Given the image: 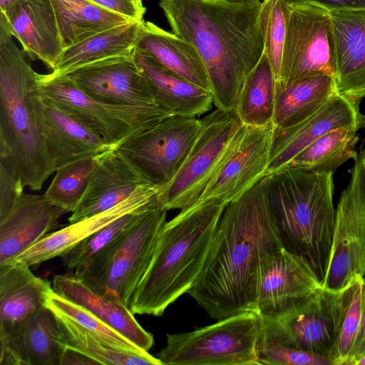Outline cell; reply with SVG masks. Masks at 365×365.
I'll list each match as a JSON object with an SVG mask.
<instances>
[{
    "mask_svg": "<svg viewBox=\"0 0 365 365\" xmlns=\"http://www.w3.org/2000/svg\"><path fill=\"white\" fill-rule=\"evenodd\" d=\"M283 249L265 176L226 205L203 269L187 294L213 319L256 311L264 274Z\"/></svg>",
    "mask_w": 365,
    "mask_h": 365,
    "instance_id": "obj_1",
    "label": "cell"
},
{
    "mask_svg": "<svg viewBox=\"0 0 365 365\" xmlns=\"http://www.w3.org/2000/svg\"><path fill=\"white\" fill-rule=\"evenodd\" d=\"M159 6L172 32L199 52L214 105L234 110L244 81L264 53L262 1L160 0Z\"/></svg>",
    "mask_w": 365,
    "mask_h": 365,
    "instance_id": "obj_2",
    "label": "cell"
},
{
    "mask_svg": "<svg viewBox=\"0 0 365 365\" xmlns=\"http://www.w3.org/2000/svg\"><path fill=\"white\" fill-rule=\"evenodd\" d=\"M0 16V157L19 173L24 187L41 189L55 172L47 149L44 103L36 72Z\"/></svg>",
    "mask_w": 365,
    "mask_h": 365,
    "instance_id": "obj_3",
    "label": "cell"
},
{
    "mask_svg": "<svg viewBox=\"0 0 365 365\" xmlns=\"http://www.w3.org/2000/svg\"><path fill=\"white\" fill-rule=\"evenodd\" d=\"M227 205L220 198L196 202L165 222L151 263L128 307L133 314L161 316L188 292L203 269Z\"/></svg>",
    "mask_w": 365,
    "mask_h": 365,
    "instance_id": "obj_4",
    "label": "cell"
},
{
    "mask_svg": "<svg viewBox=\"0 0 365 365\" xmlns=\"http://www.w3.org/2000/svg\"><path fill=\"white\" fill-rule=\"evenodd\" d=\"M333 174L286 166L266 175L268 204L284 249L304 257L322 283L335 220Z\"/></svg>",
    "mask_w": 365,
    "mask_h": 365,
    "instance_id": "obj_5",
    "label": "cell"
},
{
    "mask_svg": "<svg viewBox=\"0 0 365 365\" xmlns=\"http://www.w3.org/2000/svg\"><path fill=\"white\" fill-rule=\"evenodd\" d=\"M167 212L159 206L145 211L87 266L73 272L95 292L129 307L153 259Z\"/></svg>",
    "mask_w": 365,
    "mask_h": 365,
    "instance_id": "obj_6",
    "label": "cell"
},
{
    "mask_svg": "<svg viewBox=\"0 0 365 365\" xmlns=\"http://www.w3.org/2000/svg\"><path fill=\"white\" fill-rule=\"evenodd\" d=\"M262 329L256 311L231 315L192 331L167 334L162 365H254Z\"/></svg>",
    "mask_w": 365,
    "mask_h": 365,
    "instance_id": "obj_7",
    "label": "cell"
},
{
    "mask_svg": "<svg viewBox=\"0 0 365 365\" xmlns=\"http://www.w3.org/2000/svg\"><path fill=\"white\" fill-rule=\"evenodd\" d=\"M200 121L199 135L184 163L158 193L163 210H181L196 203L245 128L235 110L217 108Z\"/></svg>",
    "mask_w": 365,
    "mask_h": 365,
    "instance_id": "obj_8",
    "label": "cell"
},
{
    "mask_svg": "<svg viewBox=\"0 0 365 365\" xmlns=\"http://www.w3.org/2000/svg\"><path fill=\"white\" fill-rule=\"evenodd\" d=\"M43 96L115 147L129 136L174 115L160 105L113 104L96 100L68 76L39 73Z\"/></svg>",
    "mask_w": 365,
    "mask_h": 365,
    "instance_id": "obj_9",
    "label": "cell"
},
{
    "mask_svg": "<svg viewBox=\"0 0 365 365\" xmlns=\"http://www.w3.org/2000/svg\"><path fill=\"white\" fill-rule=\"evenodd\" d=\"M200 128L196 117L172 115L125 138L113 151L145 182L160 190L184 163Z\"/></svg>",
    "mask_w": 365,
    "mask_h": 365,
    "instance_id": "obj_10",
    "label": "cell"
},
{
    "mask_svg": "<svg viewBox=\"0 0 365 365\" xmlns=\"http://www.w3.org/2000/svg\"><path fill=\"white\" fill-rule=\"evenodd\" d=\"M349 170L350 178L335 210L332 247L322 287L338 292L365 277V145Z\"/></svg>",
    "mask_w": 365,
    "mask_h": 365,
    "instance_id": "obj_11",
    "label": "cell"
},
{
    "mask_svg": "<svg viewBox=\"0 0 365 365\" xmlns=\"http://www.w3.org/2000/svg\"><path fill=\"white\" fill-rule=\"evenodd\" d=\"M285 16L286 33L277 83L318 75L335 78L330 10L314 4L285 1Z\"/></svg>",
    "mask_w": 365,
    "mask_h": 365,
    "instance_id": "obj_12",
    "label": "cell"
},
{
    "mask_svg": "<svg viewBox=\"0 0 365 365\" xmlns=\"http://www.w3.org/2000/svg\"><path fill=\"white\" fill-rule=\"evenodd\" d=\"M336 292L323 287L301 299L278 318L262 319L260 342L330 358L336 341Z\"/></svg>",
    "mask_w": 365,
    "mask_h": 365,
    "instance_id": "obj_13",
    "label": "cell"
},
{
    "mask_svg": "<svg viewBox=\"0 0 365 365\" xmlns=\"http://www.w3.org/2000/svg\"><path fill=\"white\" fill-rule=\"evenodd\" d=\"M273 124L246 126L214 174L197 202L220 198L227 204L237 199L267 175Z\"/></svg>",
    "mask_w": 365,
    "mask_h": 365,
    "instance_id": "obj_14",
    "label": "cell"
},
{
    "mask_svg": "<svg viewBox=\"0 0 365 365\" xmlns=\"http://www.w3.org/2000/svg\"><path fill=\"white\" fill-rule=\"evenodd\" d=\"M365 126L357 105L337 91L313 115L292 126L274 128L267 175L287 166L304 148L337 128Z\"/></svg>",
    "mask_w": 365,
    "mask_h": 365,
    "instance_id": "obj_15",
    "label": "cell"
},
{
    "mask_svg": "<svg viewBox=\"0 0 365 365\" xmlns=\"http://www.w3.org/2000/svg\"><path fill=\"white\" fill-rule=\"evenodd\" d=\"M133 55L94 63L67 76L86 93L103 102L160 105Z\"/></svg>",
    "mask_w": 365,
    "mask_h": 365,
    "instance_id": "obj_16",
    "label": "cell"
},
{
    "mask_svg": "<svg viewBox=\"0 0 365 365\" xmlns=\"http://www.w3.org/2000/svg\"><path fill=\"white\" fill-rule=\"evenodd\" d=\"M322 287V283L308 260L283 249L264 274L256 312L263 319H275Z\"/></svg>",
    "mask_w": 365,
    "mask_h": 365,
    "instance_id": "obj_17",
    "label": "cell"
},
{
    "mask_svg": "<svg viewBox=\"0 0 365 365\" xmlns=\"http://www.w3.org/2000/svg\"><path fill=\"white\" fill-rule=\"evenodd\" d=\"M337 92L359 105L365 98V8L330 11Z\"/></svg>",
    "mask_w": 365,
    "mask_h": 365,
    "instance_id": "obj_18",
    "label": "cell"
},
{
    "mask_svg": "<svg viewBox=\"0 0 365 365\" xmlns=\"http://www.w3.org/2000/svg\"><path fill=\"white\" fill-rule=\"evenodd\" d=\"M0 16L6 20L24 52L53 69L63 51L56 16L50 0H18Z\"/></svg>",
    "mask_w": 365,
    "mask_h": 365,
    "instance_id": "obj_19",
    "label": "cell"
},
{
    "mask_svg": "<svg viewBox=\"0 0 365 365\" xmlns=\"http://www.w3.org/2000/svg\"><path fill=\"white\" fill-rule=\"evenodd\" d=\"M159 190L150 184L143 185L113 207L49 233L10 262H23L31 267L61 257L77 243L118 217L158 202Z\"/></svg>",
    "mask_w": 365,
    "mask_h": 365,
    "instance_id": "obj_20",
    "label": "cell"
},
{
    "mask_svg": "<svg viewBox=\"0 0 365 365\" xmlns=\"http://www.w3.org/2000/svg\"><path fill=\"white\" fill-rule=\"evenodd\" d=\"M66 212L44 195L24 193L0 220V264L11 261L48 235Z\"/></svg>",
    "mask_w": 365,
    "mask_h": 365,
    "instance_id": "obj_21",
    "label": "cell"
},
{
    "mask_svg": "<svg viewBox=\"0 0 365 365\" xmlns=\"http://www.w3.org/2000/svg\"><path fill=\"white\" fill-rule=\"evenodd\" d=\"M50 281L36 277L23 262L0 264V338L23 327L46 306Z\"/></svg>",
    "mask_w": 365,
    "mask_h": 365,
    "instance_id": "obj_22",
    "label": "cell"
},
{
    "mask_svg": "<svg viewBox=\"0 0 365 365\" xmlns=\"http://www.w3.org/2000/svg\"><path fill=\"white\" fill-rule=\"evenodd\" d=\"M61 338L55 314L44 306L19 329L0 338V365H61Z\"/></svg>",
    "mask_w": 365,
    "mask_h": 365,
    "instance_id": "obj_23",
    "label": "cell"
},
{
    "mask_svg": "<svg viewBox=\"0 0 365 365\" xmlns=\"http://www.w3.org/2000/svg\"><path fill=\"white\" fill-rule=\"evenodd\" d=\"M148 184L113 150L98 158L87 189L68 218L73 223L106 211Z\"/></svg>",
    "mask_w": 365,
    "mask_h": 365,
    "instance_id": "obj_24",
    "label": "cell"
},
{
    "mask_svg": "<svg viewBox=\"0 0 365 365\" xmlns=\"http://www.w3.org/2000/svg\"><path fill=\"white\" fill-rule=\"evenodd\" d=\"M52 287L58 294L83 307L142 350L148 351L153 346V334L140 326L128 307L95 292L74 272L56 275Z\"/></svg>",
    "mask_w": 365,
    "mask_h": 365,
    "instance_id": "obj_25",
    "label": "cell"
},
{
    "mask_svg": "<svg viewBox=\"0 0 365 365\" xmlns=\"http://www.w3.org/2000/svg\"><path fill=\"white\" fill-rule=\"evenodd\" d=\"M43 103L47 149L55 172L71 163L98 158L113 150L114 146L45 97Z\"/></svg>",
    "mask_w": 365,
    "mask_h": 365,
    "instance_id": "obj_26",
    "label": "cell"
},
{
    "mask_svg": "<svg viewBox=\"0 0 365 365\" xmlns=\"http://www.w3.org/2000/svg\"><path fill=\"white\" fill-rule=\"evenodd\" d=\"M133 56L159 103L174 115L197 117L212 109L210 91L168 69L148 54L134 50Z\"/></svg>",
    "mask_w": 365,
    "mask_h": 365,
    "instance_id": "obj_27",
    "label": "cell"
},
{
    "mask_svg": "<svg viewBox=\"0 0 365 365\" xmlns=\"http://www.w3.org/2000/svg\"><path fill=\"white\" fill-rule=\"evenodd\" d=\"M135 51L152 56L168 69L211 91L206 67L197 48L174 33L143 20Z\"/></svg>",
    "mask_w": 365,
    "mask_h": 365,
    "instance_id": "obj_28",
    "label": "cell"
},
{
    "mask_svg": "<svg viewBox=\"0 0 365 365\" xmlns=\"http://www.w3.org/2000/svg\"><path fill=\"white\" fill-rule=\"evenodd\" d=\"M143 20H133L106 29L64 49L50 73L67 76L94 63L132 56Z\"/></svg>",
    "mask_w": 365,
    "mask_h": 365,
    "instance_id": "obj_29",
    "label": "cell"
},
{
    "mask_svg": "<svg viewBox=\"0 0 365 365\" xmlns=\"http://www.w3.org/2000/svg\"><path fill=\"white\" fill-rule=\"evenodd\" d=\"M336 91L335 78L329 75L277 83L273 128H285L305 120Z\"/></svg>",
    "mask_w": 365,
    "mask_h": 365,
    "instance_id": "obj_30",
    "label": "cell"
},
{
    "mask_svg": "<svg viewBox=\"0 0 365 365\" xmlns=\"http://www.w3.org/2000/svg\"><path fill=\"white\" fill-rule=\"evenodd\" d=\"M63 50L102 31L133 21L90 0H50Z\"/></svg>",
    "mask_w": 365,
    "mask_h": 365,
    "instance_id": "obj_31",
    "label": "cell"
},
{
    "mask_svg": "<svg viewBox=\"0 0 365 365\" xmlns=\"http://www.w3.org/2000/svg\"><path fill=\"white\" fill-rule=\"evenodd\" d=\"M277 81L264 52L249 73L239 93L235 111L246 126L265 127L272 124Z\"/></svg>",
    "mask_w": 365,
    "mask_h": 365,
    "instance_id": "obj_32",
    "label": "cell"
},
{
    "mask_svg": "<svg viewBox=\"0 0 365 365\" xmlns=\"http://www.w3.org/2000/svg\"><path fill=\"white\" fill-rule=\"evenodd\" d=\"M359 130L345 127L327 133L296 155L287 166L334 173L347 160L356 158Z\"/></svg>",
    "mask_w": 365,
    "mask_h": 365,
    "instance_id": "obj_33",
    "label": "cell"
},
{
    "mask_svg": "<svg viewBox=\"0 0 365 365\" xmlns=\"http://www.w3.org/2000/svg\"><path fill=\"white\" fill-rule=\"evenodd\" d=\"M53 312L61 329V343L78 350L99 364L162 365L158 357L149 353L139 354L117 349L63 314Z\"/></svg>",
    "mask_w": 365,
    "mask_h": 365,
    "instance_id": "obj_34",
    "label": "cell"
},
{
    "mask_svg": "<svg viewBox=\"0 0 365 365\" xmlns=\"http://www.w3.org/2000/svg\"><path fill=\"white\" fill-rule=\"evenodd\" d=\"M364 279L356 278L336 292V341L331 365H346L353 350L361 322Z\"/></svg>",
    "mask_w": 365,
    "mask_h": 365,
    "instance_id": "obj_35",
    "label": "cell"
},
{
    "mask_svg": "<svg viewBox=\"0 0 365 365\" xmlns=\"http://www.w3.org/2000/svg\"><path fill=\"white\" fill-rule=\"evenodd\" d=\"M158 206V202L126 213L103 226L77 243L61 256L71 272L87 266L108 245L128 229L145 211Z\"/></svg>",
    "mask_w": 365,
    "mask_h": 365,
    "instance_id": "obj_36",
    "label": "cell"
},
{
    "mask_svg": "<svg viewBox=\"0 0 365 365\" xmlns=\"http://www.w3.org/2000/svg\"><path fill=\"white\" fill-rule=\"evenodd\" d=\"M46 306L75 322L117 349L133 354H148L90 311L58 294L54 290L48 294Z\"/></svg>",
    "mask_w": 365,
    "mask_h": 365,
    "instance_id": "obj_37",
    "label": "cell"
},
{
    "mask_svg": "<svg viewBox=\"0 0 365 365\" xmlns=\"http://www.w3.org/2000/svg\"><path fill=\"white\" fill-rule=\"evenodd\" d=\"M99 157L73 163L56 171L44 196L55 205L72 212L87 189Z\"/></svg>",
    "mask_w": 365,
    "mask_h": 365,
    "instance_id": "obj_38",
    "label": "cell"
},
{
    "mask_svg": "<svg viewBox=\"0 0 365 365\" xmlns=\"http://www.w3.org/2000/svg\"><path fill=\"white\" fill-rule=\"evenodd\" d=\"M261 26L264 52L273 69L277 83L279 81L283 47L286 33L285 1H262Z\"/></svg>",
    "mask_w": 365,
    "mask_h": 365,
    "instance_id": "obj_39",
    "label": "cell"
},
{
    "mask_svg": "<svg viewBox=\"0 0 365 365\" xmlns=\"http://www.w3.org/2000/svg\"><path fill=\"white\" fill-rule=\"evenodd\" d=\"M257 364L331 365L328 357L315 353L272 344L259 343Z\"/></svg>",
    "mask_w": 365,
    "mask_h": 365,
    "instance_id": "obj_40",
    "label": "cell"
},
{
    "mask_svg": "<svg viewBox=\"0 0 365 365\" xmlns=\"http://www.w3.org/2000/svg\"><path fill=\"white\" fill-rule=\"evenodd\" d=\"M21 178L11 162L0 157V220L4 219L23 195Z\"/></svg>",
    "mask_w": 365,
    "mask_h": 365,
    "instance_id": "obj_41",
    "label": "cell"
},
{
    "mask_svg": "<svg viewBox=\"0 0 365 365\" xmlns=\"http://www.w3.org/2000/svg\"><path fill=\"white\" fill-rule=\"evenodd\" d=\"M93 3L134 20H143L146 8L128 0H90Z\"/></svg>",
    "mask_w": 365,
    "mask_h": 365,
    "instance_id": "obj_42",
    "label": "cell"
},
{
    "mask_svg": "<svg viewBox=\"0 0 365 365\" xmlns=\"http://www.w3.org/2000/svg\"><path fill=\"white\" fill-rule=\"evenodd\" d=\"M364 355H365V277L363 284L362 310L359 329L346 365H356Z\"/></svg>",
    "mask_w": 365,
    "mask_h": 365,
    "instance_id": "obj_43",
    "label": "cell"
},
{
    "mask_svg": "<svg viewBox=\"0 0 365 365\" xmlns=\"http://www.w3.org/2000/svg\"><path fill=\"white\" fill-rule=\"evenodd\" d=\"M288 3L314 4L335 10L341 9L365 8V0H284Z\"/></svg>",
    "mask_w": 365,
    "mask_h": 365,
    "instance_id": "obj_44",
    "label": "cell"
},
{
    "mask_svg": "<svg viewBox=\"0 0 365 365\" xmlns=\"http://www.w3.org/2000/svg\"><path fill=\"white\" fill-rule=\"evenodd\" d=\"M64 364H99L98 361L82 352L65 345L61 360V365Z\"/></svg>",
    "mask_w": 365,
    "mask_h": 365,
    "instance_id": "obj_45",
    "label": "cell"
},
{
    "mask_svg": "<svg viewBox=\"0 0 365 365\" xmlns=\"http://www.w3.org/2000/svg\"><path fill=\"white\" fill-rule=\"evenodd\" d=\"M16 1H17V0H0V11H5Z\"/></svg>",
    "mask_w": 365,
    "mask_h": 365,
    "instance_id": "obj_46",
    "label": "cell"
},
{
    "mask_svg": "<svg viewBox=\"0 0 365 365\" xmlns=\"http://www.w3.org/2000/svg\"><path fill=\"white\" fill-rule=\"evenodd\" d=\"M229 2H234V3H244L253 0H223Z\"/></svg>",
    "mask_w": 365,
    "mask_h": 365,
    "instance_id": "obj_47",
    "label": "cell"
},
{
    "mask_svg": "<svg viewBox=\"0 0 365 365\" xmlns=\"http://www.w3.org/2000/svg\"><path fill=\"white\" fill-rule=\"evenodd\" d=\"M356 365H365V355L357 362Z\"/></svg>",
    "mask_w": 365,
    "mask_h": 365,
    "instance_id": "obj_48",
    "label": "cell"
},
{
    "mask_svg": "<svg viewBox=\"0 0 365 365\" xmlns=\"http://www.w3.org/2000/svg\"><path fill=\"white\" fill-rule=\"evenodd\" d=\"M128 1L135 3L137 4H140V5L143 4L142 0H128Z\"/></svg>",
    "mask_w": 365,
    "mask_h": 365,
    "instance_id": "obj_49",
    "label": "cell"
}]
</instances>
